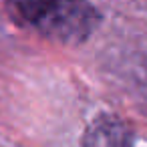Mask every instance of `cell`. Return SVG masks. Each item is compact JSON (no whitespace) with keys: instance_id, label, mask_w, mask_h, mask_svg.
<instances>
[{"instance_id":"6da1fadb","label":"cell","mask_w":147,"mask_h":147,"mask_svg":"<svg viewBox=\"0 0 147 147\" xmlns=\"http://www.w3.org/2000/svg\"><path fill=\"white\" fill-rule=\"evenodd\" d=\"M12 8L40 34L73 47L85 42L101 22V12L93 4L81 0H30L16 2Z\"/></svg>"},{"instance_id":"7a4b0ae2","label":"cell","mask_w":147,"mask_h":147,"mask_svg":"<svg viewBox=\"0 0 147 147\" xmlns=\"http://www.w3.org/2000/svg\"><path fill=\"white\" fill-rule=\"evenodd\" d=\"M133 129L113 113H99L81 139V147H133Z\"/></svg>"},{"instance_id":"3957f363","label":"cell","mask_w":147,"mask_h":147,"mask_svg":"<svg viewBox=\"0 0 147 147\" xmlns=\"http://www.w3.org/2000/svg\"><path fill=\"white\" fill-rule=\"evenodd\" d=\"M145 69H147V61H145Z\"/></svg>"}]
</instances>
